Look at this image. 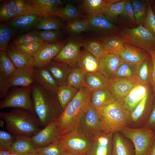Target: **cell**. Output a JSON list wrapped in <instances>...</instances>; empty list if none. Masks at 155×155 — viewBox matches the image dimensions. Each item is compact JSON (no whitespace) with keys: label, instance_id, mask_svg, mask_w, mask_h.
Returning <instances> with one entry per match:
<instances>
[{"label":"cell","instance_id":"6da1fadb","mask_svg":"<svg viewBox=\"0 0 155 155\" xmlns=\"http://www.w3.org/2000/svg\"><path fill=\"white\" fill-rule=\"evenodd\" d=\"M91 90L86 86L80 88L56 119L59 136L76 129L91 105Z\"/></svg>","mask_w":155,"mask_h":155},{"label":"cell","instance_id":"7a4b0ae2","mask_svg":"<svg viewBox=\"0 0 155 155\" xmlns=\"http://www.w3.org/2000/svg\"><path fill=\"white\" fill-rule=\"evenodd\" d=\"M31 87V96L36 114L40 125L45 127L55 121L63 110L56 94L43 88L35 82Z\"/></svg>","mask_w":155,"mask_h":155},{"label":"cell","instance_id":"3957f363","mask_svg":"<svg viewBox=\"0 0 155 155\" xmlns=\"http://www.w3.org/2000/svg\"><path fill=\"white\" fill-rule=\"evenodd\" d=\"M0 117L4 121L7 130L16 135L32 136L40 130L38 118L25 110L14 109L8 112H1Z\"/></svg>","mask_w":155,"mask_h":155},{"label":"cell","instance_id":"277c9868","mask_svg":"<svg viewBox=\"0 0 155 155\" xmlns=\"http://www.w3.org/2000/svg\"><path fill=\"white\" fill-rule=\"evenodd\" d=\"M102 130L107 132H120L130 127L131 112L122 101L116 100L101 108L98 111Z\"/></svg>","mask_w":155,"mask_h":155},{"label":"cell","instance_id":"5b68a950","mask_svg":"<svg viewBox=\"0 0 155 155\" xmlns=\"http://www.w3.org/2000/svg\"><path fill=\"white\" fill-rule=\"evenodd\" d=\"M120 132L132 143L135 155H148L155 139V131L143 126L127 127Z\"/></svg>","mask_w":155,"mask_h":155},{"label":"cell","instance_id":"8992f818","mask_svg":"<svg viewBox=\"0 0 155 155\" xmlns=\"http://www.w3.org/2000/svg\"><path fill=\"white\" fill-rule=\"evenodd\" d=\"M55 141L59 143L66 152L76 155H87L93 138L86 136L76 129L59 136Z\"/></svg>","mask_w":155,"mask_h":155},{"label":"cell","instance_id":"52a82bcc","mask_svg":"<svg viewBox=\"0 0 155 155\" xmlns=\"http://www.w3.org/2000/svg\"><path fill=\"white\" fill-rule=\"evenodd\" d=\"M118 35L126 43L143 49L149 53L155 49V37L142 25L132 28L122 29Z\"/></svg>","mask_w":155,"mask_h":155},{"label":"cell","instance_id":"ba28073f","mask_svg":"<svg viewBox=\"0 0 155 155\" xmlns=\"http://www.w3.org/2000/svg\"><path fill=\"white\" fill-rule=\"evenodd\" d=\"M31 86L16 88L8 93L0 102V109L7 108L21 109L36 114L31 98Z\"/></svg>","mask_w":155,"mask_h":155},{"label":"cell","instance_id":"9c48e42d","mask_svg":"<svg viewBox=\"0 0 155 155\" xmlns=\"http://www.w3.org/2000/svg\"><path fill=\"white\" fill-rule=\"evenodd\" d=\"M77 129L86 136L93 138L103 130L99 112L90 105L81 119Z\"/></svg>","mask_w":155,"mask_h":155},{"label":"cell","instance_id":"30bf717a","mask_svg":"<svg viewBox=\"0 0 155 155\" xmlns=\"http://www.w3.org/2000/svg\"><path fill=\"white\" fill-rule=\"evenodd\" d=\"M152 88L131 113V125L133 128L143 126L150 113L155 100Z\"/></svg>","mask_w":155,"mask_h":155},{"label":"cell","instance_id":"8fae6325","mask_svg":"<svg viewBox=\"0 0 155 155\" xmlns=\"http://www.w3.org/2000/svg\"><path fill=\"white\" fill-rule=\"evenodd\" d=\"M82 46L83 42L80 40L75 39L69 40L53 59V61L64 63L72 68L76 67Z\"/></svg>","mask_w":155,"mask_h":155},{"label":"cell","instance_id":"7c38bea8","mask_svg":"<svg viewBox=\"0 0 155 155\" xmlns=\"http://www.w3.org/2000/svg\"><path fill=\"white\" fill-rule=\"evenodd\" d=\"M66 43L61 40L52 43H45L33 57L35 67H45L59 53Z\"/></svg>","mask_w":155,"mask_h":155},{"label":"cell","instance_id":"4fadbf2b","mask_svg":"<svg viewBox=\"0 0 155 155\" xmlns=\"http://www.w3.org/2000/svg\"><path fill=\"white\" fill-rule=\"evenodd\" d=\"M113 133L102 131L93 138L92 145L87 155H112Z\"/></svg>","mask_w":155,"mask_h":155},{"label":"cell","instance_id":"5bb4252c","mask_svg":"<svg viewBox=\"0 0 155 155\" xmlns=\"http://www.w3.org/2000/svg\"><path fill=\"white\" fill-rule=\"evenodd\" d=\"M108 88L116 100L122 101L131 90L137 84L134 77L116 78L109 80Z\"/></svg>","mask_w":155,"mask_h":155},{"label":"cell","instance_id":"9a60e30c","mask_svg":"<svg viewBox=\"0 0 155 155\" xmlns=\"http://www.w3.org/2000/svg\"><path fill=\"white\" fill-rule=\"evenodd\" d=\"M35 12L42 16L58 17L59 13L65 1L61 0H27Z\"/></svg>","mask_w":155,"mask_h":155},{"label":"cell","instance_id":"2e32d148","mask_svg":"<svg viewBox=\"0 0 155 155\" xmlns=\"http://www.w3.org/2000/svg\"><path fill=\"white\" fill-rule=\"evenodd\" d=\"M86 18L88 24V30L95 32L108 35L113 34L118 30L117 26L103 15H89Z\"/></svg>","mask_w":155,"mask_h":155},{"label":"cell","instance_id":"e0dca14e","mask_svg":"<svg viewBox=\"0 0 155 155\" xmlns=\"http://www.w3.org/2000/svg\"><path fill=\"white\" fill-rule=\"evenodd\" d=\"M35 68L34 66H32L17 68L9 78V83L11 87L31 86L35 82Z\"/></svg>","mask_w":155,"mask_h":155},{"label":"cell","instance_id":"ac0fdd59","mask_svg":"<svg viewBox=\"0 0 155 155\" xmlns=\"http://www.w3.org/2000/svg\"><path fill=\"white\" fill-rule=\"evenodd\" d=\"M59 137L55 122H52L31 137L36 147L47 146L55 142Z\"/></svg>","mask_w":155,"mask_h":155},{"label":"cell","instance_id":"d6986e66","mask_svg":"<svg viewBox=\"0 0 155 155\" xmlns=\"http://www.w3.org/2000/svg\"><path fill=\"white\" fill-rule=\"evenodd\" d=\"M123 62L119 55L108 53L99 61V70L108 80L115 77L117 69Z\"/></svg>","mask_w":155,"mask_h":155},{"label":"cell","instance_id":"ffe728a7","mask_svg":"<svg viewBox=\"0 0 155 155\" xmlns=\"http://www.w3.org/2000/svg\"><path fill=\"white\" fill-rule=\"evenodd\" d=\"M42 16L35 13L25 14L17 16L7 25L15 31L23 32L35 27Z\"/></svg>","mask_w":155,"mask_h":155},{"label":"cell","instance_id":"44dd1931","mask_svg":"<svg viewBox=\"0 0 155 155\" xmlns=\"http://www.w3.org/2000/svg\"><path fill=\"white\" fill-rule=\"evenodd\" d=\"M125 47L124 50L119 56L123 61L135 66L150 55L145 50L128 43L125 44Z\"/></svg>","mask_w":155,"mask_h":155},{"label":"cell","instance_id":"7402d4cb","mask_svg":"<svg viewBox=\"0 0 155 155\" xmlns=\"http://www.w3.org/2000/svg\"><path fill=\"white\" fill-rule=\"evenodd\" d=\"M151 88V86L137 84L123 100L124 106L131 112Z\"/></svg>","mask_w":155,"mask_h":155},{"label":"cell","instance_id":"603a6c76","mask_svg":"<svg viewBox=\"0 0 155 155\" xmlns=\"http://www.w3.org/2000/svg\"><path fill=\"white\" fill-rule=\"evenodd\" d=\"M112 155H135L133 145L120 132L113 133Z\"/></svg>","mask_w":155,"mask_h":155},{"label":"cell","instance_id":"cb8c5ba5","mask_svg":"<svg viewBox=\"0 0 155 155\" xmlns=\"http://www.w3.org/2000/svg\"><path fill=\"white\" fill-rule=\"evenodd\" d=\"M120 0H85L80 5L83 11L88 16L104 15L106 11L111 5Z\"/></svg>","mask_w":155,"mask_h":155},{"label":"cell","instance_id":"d4e9b609","mask_svg":"<svg viewBox=\"0 0 155 155\" xmlns=\"http://www.w3.org/2000/svg\"><path fill=\"white\" fill-rule=\"evenodd\" d=\"M116 100L108 88L92 90L90 96L91 106L98 111L102 107Z\"/></svg>","mask_w":155,"mask_h":155},{"label":"cell","instance_id":"484cf974","mask_svg":"<svg viewBox=\"0 0 155 155\" xmlns=\"http://www.w3.org/2000/svg\"><path fill=\"white\" fill-rule=\"evenodd\" d=\"M45 67L49 71L59 86L67 85V79L71 69L67 65L51 61Z\"/></svg>","mask_w":155,"mask_h":155},{"label":"cell","instance_id":"4316f807","mask_svg":"<svg viewBox=\"0 0 155 155\" xmlns=\"http://www.w3.org/2000/svg\"><path fill=\"white\" fill-rule=\"evenodd\" d=\"M35 82L45 89L56 94L59 86L45 67L35 69Z\"/></svg>","mask_w":155,"mask_h":155},{"label":"cell","instance_id":"83f0119b","mask_svg":"<svg viewBox=\"0 0 155 155\" xmlns=\"http://www.w3.org/2000/svg\"><path fill=\"white\" fill-rule=\"evenodd\" d=\"M152 62L150 55L140 64L135 66L134 78L137 83L151 86Z\"/></svg>","mask_w":155,"mask_h":155},{"label":"cell","instance_id":"f1b7e54d","mask_svg":"<svg viewBox=\"0 0 155 155\" xmlns=\"http://www.w3.org/2000/svg\"><path fill=\"white\" fill-rule=\"evenodd\" d=\"M10 151L12 153L20 155L35 151L36 147L31 138L29 136L20 135H16Z\"/></svg>","mask_w":155,"mask_h":155},{"label":"cell","instance_id":"f546056e","mask_svg":"<svg viewBox=\"0 0 155 155\" xmlns=\"http://www.w3.org/2000/svg\"><path fill=\"white\" fill-rule=\"evenodd\" d=\"M5 52L16 68L32 66L35 67L33 57L19 51L13 44L8 46Z\"/></svg>","mask_w":155,"mask_h":155},{"label":"cell","instance_id":"4dcf8cb0","mask_svg":"<svg viewBox=\"0 0 155 155\" xmlns=\"http://www.w3.org/2000/svg\"><path fill=\"white\" fill-rule=\"evenodd\" d=\"M99 61L96 58L86 50L81 51L77 65L86 73L99 71Z\"/></svg>","mask_w":155,"mask_h":155},{"label":"cell","instance_id":"1f68e13d","mask_svg":"<svg viewBox=\"0 0 155 155\" xmlns=\"http://www.w3.org/2000/svg\"><path fill=\"white\" fill-rule=\"evenodd\" d=\"M105 49L108 53L119 55L124 50L126 43L119 35L111 34L103 38L101 40Z\"/></svg>","mask_w":155,"mask_h":155},{"label":"cell","instance_id":"d6a6232c","mask_svg":"<svg viewBox=\"0 0 155 155\" xmlns=\"http://www.w3.org/2000/svg\"><path fill=\"white\" fill-rule=\"evenodd\" d=\"M86 85L92 90L108 88L109 80L100 71L94 73H86Z\"/></svg>","mask_w":155,"mask_h":155},{"label":"cell","instance_id":"836d02e7","mask_svg":"<svg viewBox=\"0 0 155 155\" xmlns=\"http://www.w3.org/2000/svg\"><path fill=\"white\" fill-rule=\"evenodd\" d=\"M16 69L5 51H0V82L8 81Z\"/></svg>","mask_w":155,"mask_h":155},{"label":"cell","instance_id":"e575fe53","mask_svg":"<svg viewBox=\"0 0 155 155\" xmlns=\"http://www.w3.org/2000/svg\"><path fill=\"white\" fill-rule=\"evenodd\" d=\"M62 20L57 16H42L35 28L39 30H60L63 27Z\"/></svg>","mask_w":155,"mask_h":155},{"label":"cell","instance_id":"d590c367","mask_svg":"<svg viewBox=\"0 0 155 155\" xmlns=\"http://www.w3.org/2000/svg\"><path fill=\"white\" fill-rule=\"evenodd\" d=\"M86 73L79 67L71 68L67 77V84L79 90L86 85Z\"/></svg>","mask_w":155,"mask_h":155},{"label":"cell","instance_id":"8d00e7d4","mask_svg":"<svg viewBox=\"0 0 155 155\" xmlns=\"http://www.w3.org/2000/svg\"><path fill=\"white\" fill-rule=\"evenodd\" d=\"M78 90L67 85L59 86L56 95L59 103L63 110L73 98Z\"/></svg>","mask_w":155,"mask_h":155},{"label":"cell","instance_id":"74e56055","mask_svg":"<svg viewBox=\"0 0 155 155\" xmlns=\"http://www.w3.org/2000/svg\"><path fill=\"white\" fill-rule=\"evenodd\" d=\"M86 50L99 61L108 53L104 48L102 41L94 39H89L83 42Z\"/></svg>","mask_w":155,"mask_h":155},{"label":"cell","instance_id":"f35d334b","mask_svg":"<svg viewBox=\"0 0 155 155\" xmlns=\"http://www.w3.org/2000/svg\"><path fill=\"white\" fill-rule=\"evenodd\" d=\"M58 17L67 22L74 20L85 18L78 9L70 3H66L60 9Z\"/></svg>","mask_w":155,"mask_h":155},{"label":"cell","instance_id":"ab89813d","mask_svg":"<svg viewBox=\"0 0 155 155\" xmlns=\"http://www.w3.org/2000/svg\"><path fill=\"white\" fill-rule=\"evenodd\" d=\"M134 11L137 24L143 25L147 11V1L138 0L131 1Z\"/></svg>","mask_w":155,"mask_h":155},{"label":"cell","instance_id":"60d3db41","mask_svg":"<svg viewBox=\"0 0 155 155\" xmlns=\"http://www.w3.org/2000/svg\"><path fill=\"white\" fill-rule=\"evenodd\" d=\"M88 24L85 18L67 22L65 30L69 33L78 34L88 30Z\"/></svg>","mask_w":155,"mask_h":155},{"label":"cell","instance_id":"b9f144b4","mask_svg":"<svg viewBox=\"0 0 155 155\" xmlns=\"http://www.w3.org/2000/svg\"><path fill=\"white\" fill-rule=\"evenodd\" d=\"M7 1L18 16L29 13H36L27 0H10Z\"/></svg>","mask_w":155,"mask_h":155},{"label":"cell","instance_id":"7bdbcfd3","mask_svg":"<svg viewBox=\"0 0 155 155\" xmlns=\"http://www.w3.org/2000/svg\"><path fill=\"white\" fill-rule=\"evenodd\" d=\"M15 31L8 25L0 24V51H5L11 39L15 35Z\"/></svg>","mask_w":155,"mask_h":155},{"label":"cell","instance_id":"ee69618b","mask_svg":"<svg viewBox=\"0 0 155 155\" xmlns=\"http://www.w3.org/2000/svg\"><path fill=\"white\" fill-rule=\"evenodd\" d=\"M45 43V42H32L16 46L17 50L21 53L33 57Z\"/></svg>","mask_w":155,"mask_h":155},{"label":"cell","instance_id":"f6af8a7d","mask_svg":"<svg viewBox=\"0 0 155 155\" xmlns=\"http://www.w3.org/2000/svg\"><path fill=\"white\" fill-rule=\"evenodd\" d=\"M35 152L40 155H63L66 151L62 146L55 141L43 147H36Z\"/></svg>","mask_w":155,"mask_h":155},{"label":"cell","instance_id":"bcb514c9","mask_svg":"<svg viewBox=\"0 0 155 155\" xmlns=\"http://www.w3.org/2000/svg\"><path fill=\"white\" fill-rule=\"evenodd\" d=\"M32 42H44L37 31L29 32L19 35L14 39L13 43L16 46Z\"/></svg>","mask_w":155,"mask_h":155},{"label":"cell","instance_id":"7dc6e473","mask_svg":"<svg viewBox=\"0 0 155 155\" xmlns=\"http://www.w3.org/2000/svg\"><path fill=\"white\" fill-rule=\"evenodd\" d=\"M126 0H120L110 5L103 16L110 21L114 20L120 16Z\"/></svg>","mask_w":155,"mask_h":155},{"label":"cell","instance_id":"c3c4849f","mask_svg":"<svg viewBox=\"0 0 155 155\" xmlns=\"http://www.w3.org/2000/svg\"><path fill=\"white\" fill-rule=\"evenodd\" d=\"M147 11L143 26L155 37V14L152 7L151 3L147 1Z\"/></svg>","mask_w":155,"mask_h":155},{"label":"cell","instance_id":"681fc988","mask_svg":"<svg viewBox=\"0 0 155 155\" xmlns=\"http://www.w3.org/2000/svg\"><path fill=\"white\" fill-rule=\"evenodd\" d=\"M7 0L3 1L0 4V20L1 22H9L17 16Z\"/></svg>","mask_w":155,"mask_h":155},{"label":"cell","instance_id":"f907efd6","mask_svg":"<svg viewBox=\"0 0 155 155\" xmlns=\"http://www.w3.org/2000/svg\"><path fill=\"white\" fill-rule=\"evenodd\" d=\"M135 68V66L123 61L118 67L114 78L133 77L134 75Z\"/></svg>","mask_w":155,"mask_h":155},{"label":"cell","instance_id":"816d5d0a","mask_svg":"<svg viewBox=\"0 0 155 155\" xmlns=\"http://www.w3.org/2000/svg\"><path fill=\"white\" fill-rule=\"evenodd\" d=\"M37 32L46 43H52L59 41L62 34L61 30H38Z\"/></svg>","mask_w":155,"mask_h":155},{"label":"cell","instance_id":"f5cc1de1","mask_svg":"<svg viewBox=\"0 0 155 155\" xmlns=\"http://www.w3.org/2000/svg\"><path fill=\"white\" fill-rule=\"evenodd\" d=\"M120 16L123 19L131 24H137L135 18L134 10L131 1H126Z\"/></svg>","mask_w":155,"mask_h":155},{"label":"cell","instance_id":"db71d44e","mask_svg":"<svg viewBox=\"0 0 155 155\" xmlns=\"http://www.w3.org/2000/svg\"><path fill=\"white\" fill-rule=\"evenodd\" d=\"M14 140L13 136L3 130L0 131V150L10 151Z\"/></svg>","mask_w":155,"mask_h":155},{"label":"cell","instance_id":"11a10c76","mask_svg":"<svg viewBox=\"0 0 155 155\" xmlns=\"http://www.w3.org/2000/svg\"><path fill=\"white\" fill-rule=\"evenodd\" d=\"M143 126L155 131V99L148 118Z\"/></svg>","mask_w":155,"mask_h":155},{"label":"cell","instance_id":"9f6ffc18","mask_svg":"<svg viewBox=\"0 0 155 155\" xmlns=\"http://www.w3.org/2000/svg\"><path fill=\"white\" fill-rule=\"evenodd\" d=\"M149 53L152 62L150 85L153 92L155 94V49L151 51Z\"/></svg>","mask_w":155,"mask_h":155},{"label":"cell","instance_id":"6f0895ef","mask_svg":"<svg viewBox=\"0 0 155 155\" xmlns=\"http://www.w3.org/2000/svg\"><path fill=\"white\" fill-rule=\"evenodd\" d=\"M148 155H155V139Z\"/></svg>","mask_w":155,"mask_h":155},{"label":"cell","instance_id":"680465c9","mask_svg":"<svg viewBox=\"0 0 155 155\" xmlns=\"http://www.w3.org/2000/svg\"><path fill=\"white\" fill-rule=\"evenodd\" d=\"M11 153L10 151L0 150V155H11Z\"/></svg>","mask_w":155,"mask_h":155},{"label":"cell","instance_id":"91938a15","mask_svg":"<svg viewBox=\"0 0 155 155\" xmlns=\"http://www.w3.org/2000/svg\"><path fill=\"white\" fill-rule=\"evenodd\" d=\"M5 125V123L4 121L0 119V127H3L4 125Z\"/></svg>","mask_w":155,"mask_h":155},{"label":"cell","instance_id":"94428289","mask_svg":"<svg viewBox=\"0 0 155 155\" xmlns=\"http://www.w3.org/2000/svg\"><path fill=\"white\" fill-rule=\"evenodd\" d=\"M24 155H40L35 151L31 153L26 154Z\"/></svg>","mask_w":155,"mask_h":155},{"label":"cell","instance_id":"6125c7cd","mask_svg":"<svg viewBox=\"0 0 155 155\" xmlns=\"http://www.w3.org/2000/svg\"><path fill=\"white\" fill-rule=\"evenodd\" d=\"M63 155H76L74 154H73L70 153H69L68 152H65L64 153Z\"/></svg>","mask_w":155,"mask_h":155},{"label":"cell","instance_id":"be15d7a7","mask_svg":"<svg viewBox=\"0 0 155 155\" xmlns=\"http://www.w3.org/2000/svg\"><path fill=\"white\" fill-rule=\"evenodd\" d=\"M11 155H19V154H15V153H12L11 152Z\"/></svg>","mask_w":155,"mask_h":155},{"label":"cell","instance_id":"e7e4bbea","mask_svg":"<svg viewBox=\"0 0 155 155\" xmlns=\"http://www.w3.org/2000/svg\"><path fill=\"white\" fill-rule=\"evenodd\" d=\"M153 9L154 13L155 14V5L154 7V8H153Z\"/></svg>","mask_w":155,"mask_h":155}]
</instances>
